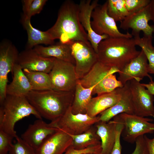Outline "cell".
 Listing matches in <instances>:
<instances>
[{"label": "cell", "mask_w": 154, "mask_h": 154, "mask_svg": "<svg viewBox=\"0 0 154 154\" xmlns=\"http://www.w3.org/2000/svg\"><path fill=\"white\" fill-rule=\"evenodd\" d=\"M79 4L68 0L62 4L58 11L56 23L47 30L55 40L69 44L74 41L90 43L88 35L80 22Z\"/></svg>", "instance_id": "1"}, {"label": "cell", "mask_w": 154, "mask_h": 154, "mask_svg": "<svg viewBox=\"0 0 154 154\" xmlns=\"http://www.w3.org/2000/svg\"><path fill=\"white\" fill-rule=\"evenodd\" d=\"M75 92L32 90L26 97L42 117L55 121L71 107Z\"/></svg>", "instance_id": "2"}, {"label": "cell", "mask_w": 154, "mask_h": 154, "mask_svg": "<svg viewBox=\"0 0 154 154\" xmlns=\"http://www.w3.org/2000/svg\"><path fill=\"white\" fill-rule=\"evenodd\" d=\"M136 46L133 38L108 37L98 45V61L120 71L140 53L141 51L137 50Z\"/></svg>", "instance_id": "3"}, {"label": "cell", "mask_w": 154, "mask_h": 154, "mask_svg": "<svg viewBox=\"0 0 154 154\" xmlns=\"http://www.w3.org/2000/svg\"><path fill=\"white\" fill-rule=\"evenodd\" d=\"M0 106L3 110L4 117L2 124L0 125V129L4 130L15 138L18 137L14 129L17 121L31 115L38 119H42L25 96L7 95Z\"/></svg>", "instance_id": "4"}, {"label": "cell", "mask_w": 154, "mask_h": 154, "mask_svg": "<svg viewBox=\"0 0 154 154\" xmlns=\"http://www.w3.org/2000/svg\"><path fill=\"white\" fill-rule=\"evenodd\" d=\"M119 71L116 68L105 66L98 61L78 82L86 88L94 86L92 95L99 96L124 86L115 74Z\"/></svg>", "instance_id": "5"}, {"label": "cell", "mask_w": 154, "mask_h": 154, "mask_svg": "<svg viewBox=\"0 0 154 154\" xmlns=\"http://www.w3.org/2000/svg\"><path fill=\"white\" fill-rule=\"evenodd\" d=\"M114 118L123 124L121 136L125 141L131 143L135 142L139 137L154 132L153 119L125 113L119 114Z\"/></svg>", "instance_id": "6"}, {"label": "cell", "mask_w": 154, "mask_h": 154, "mask_svg": "<svg viewBox=\"0 0 154 154\" xmlns=\"http://www.w3.org/2000/svg\"><path fill=\"white\" fill-rule=\"evenodd\" d=\"M49 74L53 89L61 91L75 92L78 80L74 64L55 58Z\"/></svg>", "instance_id": "7"}, {"label": "cell", "mask_w": 154, "mask_h": 154, "mask_svg": "<svg viewBox=\"0 0 154 154\" xmlns=\"http://www.w3.org/2000/svg\"><path fill=\"white\" fill-rule=\"evenodd\" d=\"M71 107L59 119L51 121V125L70 135H77L84 133L100 121L99 116L91 117L86 114H73Z\"/></svg>", "instance_id": "8"}, {"label": "cell", "mask_w": 154, "mask_h": 154, "mask_svg": "<svg viewBox=\"0 0 154 154\" xmlns=\"http://www.w3.org/2000/svg\"><path fill=\"white\" fill-rule=\"evenodd\" d=\"M108 4L107 0L102 5L99 4L92 11L91 24L93 31L98 35H106L109 37L133 38L128 32L123 33L120 32L116 22L108 13Z\"/></svg>", "instance_id": "9"}, {"label": "cell", "mask_w": 154, "mask_h": 154, "mask_svg": "<svg viewBox=\"0 0 154 154\" xmlns=\"http://www.w3.org/2000/svg\"><path fill=\"white\" fill-rule=\"evenodd\" d=\"M69 44L75 61V70L79 80L86 75L98 61L97 54L90 43L77 41Z\"/></svg>", "instance_id": "10"}, {"label": "cell", "mask_w": 154, "mask_h": 154, "mask_svg": "<svg viewBox=\"0 0 154 154\" xmlns=\"http://www.w3.org/2000/svg\"><path fill=\"white\" fill-rule=\"evenodd\" d=\"M128 82L131 95L134 114L142 117H154L153 95L135 79H133Z\"/></svg>", "instance_id": "11"}, {"label": "cell", "mask_w": 154, "mask_h": 154, "mask_svg": "<svg viewBox=\"0 0 154 154\" xmlns=\"http://www.w3.org/2000/svg\"><path fill=\"white\" fill-rule=\"evenodd\" d=\"M19 54L15 47L8 42H4L0 46V104L1 105L7 96L8 75L12 73L17 63Z\"/></svg>", "instance_id": "12"}, {"label": "cell", "mask_w": 154, "mask_h": 154, "mask_svg": "<svg viewBox=\"0 0 154 154\" xmlns=\"http://www.w3.org/2000/svg\"><path fill=\"white\" fill-rule=\"evenodd\" d=\"M151 20L149 4L136 12L130 14L120 22V27L124 30L132 29L133 36L140 34L142 31L143 35L152 36L154 33V26L150 25L149 21Z\"/></svg>", "instance_id": "13"}, {"label": "cell", "mask_w": 154, "mask_h": 154, "mask_svg": "<svg viewBox=\"0 0 154 154\" xmlns=\"http://www.w3.org/2000/svg\"><path fill=\"white\" fill-rule=\"evenodd\" d=\"M147 61L145 54L141 50L137 57L119 71L117 79L123 86L133 79L140 82L144 77H147L150 81L153 80L149 74Z\"/></svg>", "instance_id": "14"}, {"label": "cell", "mask_w": 154, "mask_h": 154, "mask_svg": "<svg viewBox=\"0 0 154 154\" xmlns=\"http://www.w3.org/2000/svg\"><path fill=\"white\" fill-rule=\"evenodd\" d=\"M98 2V0H82L79 4L80 22L87 33L89 41L97 53L100 42L109 37L106 35H99L96 34L91 27V14L94 8L99 5Z\"/></svg>", "instance_id": "15"}, {"label": "cell", "mask_w": 154, "mask_h": 154, "mask_svg": "<svg viewBox=\"0 0 154 154\" xmlns=\"http://www.w3.org/2000/svg\"><path fill=\"white\" fill-rule=\"evenodd\" d=\"M55 58L42 57L33 48L27 49L19 54L17 63L23 69H27L49 74L53 66Z\"/></svg>", "instance_id": "16"}, {"label": "cell", "mask_w": 154, "mask_h": 154, "mask_svg": "<svg viewBox=\"0 0 154 154\" xmlns=\"http://www.w3.org/2000/svg\"><path fill=\"white\" fill-rule=\"evenodd\" d=\"M72 141L69 134L58 129L35 150L36 154H63L71 145Z\"/></svg>", "instance_id": "17"}, {"label": "cell", "mask_w": 154, "mask_h": 154, "mask_svg": "<svg viewBox=\"0 0 154 154\" xmlns=\"http://www.w3.org/2000/svg\"><path fill=\"white\" fill-rule=\"evenodd\" d=\"M58 128L47 123L42 119H38L29 125L21 138L35 150L49 136L55 132Z\"/></svg>", "instance_id": "18"}, {"label": "cell", "mask_w": 154, "mask_h": 154, "mask_svg": "<svg viewBox=\"0 0 154 154\" xmlns=\"http://www.w3.org/2000/svg\"><path fill=\"white\" fill-rule=\"evenodd\" d=\"M121 96L115 105L100 114V121L108 122L121 113L134 114L131 95L128 82L121 88Z\"/></svg>", "instance_id": "19"}, {"label": "cell", "mask_w": 154, "mask_h": 154, "mask_svg": "<svg viewBox=\"0 0 154 154\" xmlns=\"http://www.w3.org/2000/svg\"><path fill=\"white\" fill-rule=\"evenodd\" d=\"M121 88L92 98L88 106L86 114L91 117H95L114 106L121 98Z\"/></svg>", "instance_id": "20"}, {"label": "cell", "mask_w": 154, "mask_h": 154, "mask_svg": "<svg viewBox=\"0 0 154 154\" xmlns=\"http://www.w3.org/2000/svg\"><path fill=\"white\" fill-rule=\"evenodd\" d=\"M95 125L101 139L102 150L100 154H110L116 139V121L113 119L108 122L99 121Z\"/></svg>", "instance_id": "21"}, {"label": "cell", "mask_w": 154, "mask_h": 154, "mask_svg": "<svg viewBox=\"0 0 154 154\" xmlns=\"http://www.w3.org/2000/svg\"><path fill=\"white\" fill-rule=\"evenodd\" d=\"M12 74L13 80L7 85V95L26 97L32 90V88L23 69L18 63L15 65Z\"/></svg>", "instance_id": "22"}, {"label": "cell", "mask_w": 154, "mask_h": 154, "mask_svg": "<svg viewBox=\"0 0 154 154\" xmlns=\"http://www.w3.org/2000/svg\"><path fill=\"white\" fill-rule=\"evenodd\" d=\"M33 49L42 57H53L75 64V61L69 44H63L60 42L48 46L38 45L34 47Z\"/></svg>", "instance_id": "23"}, {"label": "cell", "mask_w": 154, "mask_h": 154, "mask_svg": "<svg viewBox=\"0 0 154 154\" xmlns=\"http://www.w3.org/2000/svg\"><path fill=\"white\" fill-rule=\"evenodd\" d=\"M22 22L28 35L27 49L32 48L40 44H54V40L47 31H43L35 28L31 24V19L23 16Z\"/></svg>", "instance_id": "24"}, {"label": "cell", "mask_w": 154, "mask_h": 154, "mask_svg": "<svg viewBox=\"0 0 154 154\" xmlns=\"http://www.w3.org/2000/svg\"><path fill=\"white\" fill-rule=\"evenodd\" d=\"M94 88V86L86 88L80 83H77L71 107L72 112L73 114L86 113L88 106L92 98Z\"/></svg>", "instance_id": "25"}, {"label": "cell", "mask_w": 154, "mask_h": 154, "mask_svg": "<svg viewBox=\"0 0 154 154\" xmlns=\"http://www.w3.org/2000/svg\"><path fill=\"white\" fill-rule=\"evenodd\" d=\"M97 130L94 124L82 133L77 135L69 134L72 139L71 145L74 149L80 150L101 144V139Z\"/></svg>", "instance_id": "26"}, {"label": "cell", "mask_w": 154, "mask_h": 154, "mask_svg": "<svg viewBox=\"0 0 154 154\" xmlns=\"http://www.w3.org/2000/svg\"><path fill=\"white\" fill-rule=\"evenodd\" d=\"M31 85L32 90L42 91L53 89L49 74L40 71L23 69Z\"/></svg>", "instance_id": "27"}, {"label": "cell", "mask_w": 154, "mask_h": 154, "mask_svg": "<svg viewBox=\"0 0 154 154\" xmlns=\"http://www.w3.org/2000/svg\"><path fill=\"white\" fill-rule=\"evenodd\" d=\"M134 36L136 45L141 48L147 59L149 73L154 74V46L152 42V36L143 35L141 37L140 34H138Z\"/></svg>", "instance_id": "28"}, {"label": "cell", "mask_w": 154, "mask_h": 154, "mask_svg": "<svg viewBox=\"0 0 154 154\" xmlns=\"http://www.w3.org/2000/svg\"><path fill=\"white\" fill-rule=\"evenodd\" d=\"M47 1L46 0H23V16L31 19L32 16L40 12Z\"/></svg>", "instance_id": "29"}, {"label": "cell", "mask_w": 154, "mask_h": 154, "mask_svg": "<svg viewBox=\"0 0 154 154\" xmlns=\"http://www.w3.org/2000/svg\"><path fill=\"white\" fill-rule=\"evenodd\" d=\"M15 142L12 144L9 154H36L35 149L21 137L15 138Z\"/></svg>", "instance_id": "30"}, {"label": "cell", "mask_w": 154, "mask_h": 154, "mask_svg": "<svg viewBox=\"0 0 154 154\" xmlns=\"http://www.w3.org/2000/svg\"><path fill=\"white\" fill-rule=\"evenodd\" d=\"M108 12L109 15L116 22H121L125 18L117 0H108Z\"/></svg>", "instance_id": "31"}, {"label": "cell", "mask_w": 154, "mask_h": 154, "mask_svg": "<svg viewBox=\"0 0 154 154\" xmlns=\"http://www.w3.org/2000/svg\"><path fill=\"white\" fill-rule=\"evenodd\" d=\"M13 138L4 130L0 129V154L9 153Z\"/></svg>", "instance_id": "32"}, {"label": "cell", "mask_w": 154, "mask_h": 154, "mask_svg": "<svg viewBox=\"0 0 154 154\" xmlns=\"http://www.w3.org/2000/svg\"><path fill=\"white\" fill-rule=\"evenodd\" d=\"M151 0H125L126 6L130 14L138 11L145 7Z\"/></svg>", "instance_id": "33"}, {"label": "cell", "mask_w": 154, "mask_h": 154, "mask_svg": "<svg viewBox=\"0 0 154 154\" xmlns=\"http://www.w3.org/2000/svg\"><path fill=\"white\" fill-rule=\"evenodd\" d=\"M102 150L101 144L80 150L74 149L71 145L63 154H82L89 153L100 154Z\"/></svg>", "instance_id": "34"}, {"label": "cell", "mask_w": 154, "mask_h": 154, "mask_svg": "<svg viewBox=\"0 0 154 154\" xmlns=\"http://www.w3.org/2000/svg\"><path fill=\"white\" fill-rule=\"evenodd\" d=\"M113 119L116 123V139L115 144L110 154H121L122 147L120 142V137L123 125L116 119Z\"/></svg>", "instance_id": "35"}, {"label": "cell", "mask_w": 154, "mask_h": 154, "mask_svg": "<svg viewBox=\"0 0 154 154\" xmlns=\"http://www.w3.org/2000/svg\"><path fill=\"white\" fill-rule=\"evenodd\" d=\"M135 147L131 154H149L144 135L140 136L136 139Z\"/></svg>", "instance_id": "36"}, {"label": "cell", "mask_w": 154, "mask_h": 154, "mask_svg": "<svg viewBox=\"0 0 154 154\" xmlns=\"http://www.w3.org/2000/svg\"><path fill=\"white\" fill-rule=\"evenodd\" d=\"M144 136L148 148L149 154H154V137L150 139L145 135Z\"/></svg>", "instance_id": "37"}, {"label": "cell", "mask_w": 154, "mask_h": 154, "mask_svg": "<svg viewBox=\"0 0 154 154\" xmlns=\"http://www.w3.org/2000/svg\"><path fill=\"white\" fill-rule=\"evenodd\" d=\"M142 84L151 94L154 95V81L153 80L150 81L148 84L142 83Z\"/></svg>", "instance_id": "38"}, {"label": "cell", "mask_w": 154, "mask_h": 154, "mask_svg": "<svg viewBox=\"0 0 154 154\" xmlns=\"http://www.w3.org/2000/svg\"><path fill=\"white\" fill-rule=\"evenodd\" d=\"M149 7L151 20L153 21L154 24V0H151L149 4Z\"/></svg>", "instance_id": "39"}, {"label": "cell", "mask_w": 154, "mask_h": 154, "mask_svg": "<svg viewBox=\"0 0 154 154\" xmlns=\"http://www.w3.org/2000/svg\"><path fill=\"white\" fill-rule=\"evenodd\" d=\"M100 154H100H98V153H83V154Z\"/></svg>", "instance_id": "40"}]
</instances>
